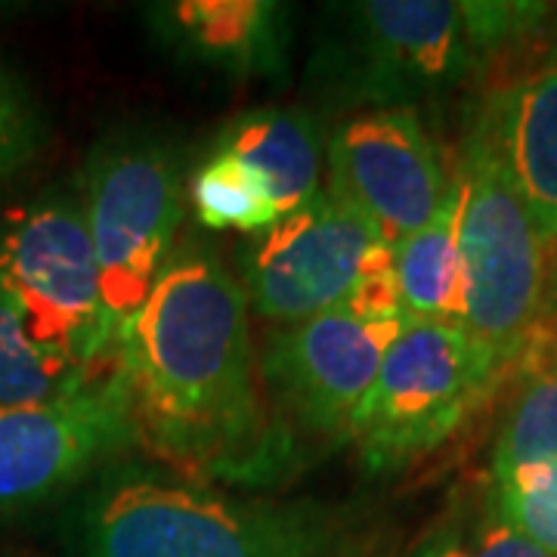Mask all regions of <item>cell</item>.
Listing matches in <instances>:
<instances>
[{
	"instance_id": "44dd1931",
	"label": "cell",
	"mask_w": 557,
	"mask_h": 557,
	"mask_svg": "<svg viewBox=\"0 0 557 557\" xmlns=\"http://www.w3.org/2000/svg\"><path fill=\"white\" fill-rule=\"evenodd\" d=\"M412 557H548L498 515L493 490L480 515L468 523L440 530Z\"/></svg>"
},
{
	"instance_id": "7a4b0ae2",
	"label": "cell",
	"mask_w": 557,
	"mask_h": 557,
	"mask_svg": "<svg viewBox=\"0 0 557 557\" xmlns=\"http://www.w3.org/2000/svg\"><path fill=\"white\" fill-rule=\"evenodd\" d=\"M81 557H329L338 518L319 505L230 502L143 468H106L78 511Z\"/></svg>"
},
{
	"instance_id": "2e32d148",
	"label": "cell",
	"mask_w": 557,
	"mask_h": 557,
	"mask_svg": "<svg viewBox=\"0 0 557 557\" xmlns=\"http://www.w3.org/2000/svg\"><path fill=\"white\" fill-rule=\"evenodd\" d=\"M94 375L38 344L20 307L0 292V409L50 403Z\"/></svg>"
},
{
	"instance_id": "4fadbf2b",
	"label": "cell",
	"mask_w": 557,
	"mask_h": 557,
	"mask_svg": "<svg viewBox=\"0 0 557 557\" xmlns=\"http://www.w3.org/2000/svg\"><path fill=\"white\" fill-rule=\"evenodd\" d=\"M152 20L174 53L226 75H270L285 65V13L270 0H180L156 7Z\"/></svg>"
},
{
	"instance_id": "5b68a950",
	"label": "cell",
	"mask_w": 557,
	"mask_h": 557,
	"mask_svg": "<svg viewBox=\"0 0 557 557\" xmlns=\"http://www.w3.org/2000/svg\"><path fill=\"white\" fill-rule=\"evenodd\" d=\"M0 292L35 341L81 372L115 359L84 201L72 189H47L0 214Z\"/></svg>"
},
{
	"instance_id": "9a60e30c",
	"label": "cell",
	"mask_w": 557,
	"mask_h": 557,
	"mask_svg": "<svg viewBox=\"0 0 557 557\" xmlns=\"http://www.w3.org/2000/svg\"><path fill=\"white\" fill-rule=\"evenodd\" d=\"M461 193L453 189L440 211L412 236L394 245V278H397L399 313L406 322H465V263L458 242Z\"/></svg>"
},
{
	"instance_id": "277c9868",
	"label": "cell",
	"mask_w": 557,
	"mask_h": 557,
	"mask_svg": "<svg viewBox=\"0 0 557 557\" xmlns=\"http://www.w3.org/2000/svg\"><path fill=\"white\" fill-rule=\"evenodd\" d=\"M456 180L465 263L461 329L508 366L533 347L548 298V245L478 127L465 139Z\"/></svg>"
},
{
	"instance_id": "5bb4252c",
	"label": "cell",
	"mask_w": 557,
	"mask_h": 557,
	"mask_svg": "<svg viewBox=\"0 0 557 557\" xmlns=\"http://www.w3.org/2000/svg\"><path fill=\"white\" fill-rule=\"evenodd\" d=\"M214 152L242 161L276 208V218L298 211L319 193L322 134L300 109H255L218 134Z\"/></svg>"
},
{
	"instance_id": "ffe728a7",
	"label": "cell",
	"mask_w": 557,
	"mask_h": 557,
	"mask_svg": "<svg viewBox=\"0 0 557 557\" xmlns=\"http://www.w3.org/2000/svg\"><path fill=\"white\" fill-rule=\"evenodd\" d=\"M47 115L28 84L0 60V180L20 174L47 146Z\"/></svg>"
},
{
	"instance_id": "6da1fadb",
	"label": "cell",
	"mask_w": 557,
	"mask_h": 557,
	"mask_svg": "<svg viewBox=\"0 0 557 557\" xmlns=\"http://www.w3.org/2000/svg\"><path fill=\"white\" fill-rule=\"evenodd\" d=\"M248 310L242 282L218 255L201 245L171 251L115 341L149 449L205 471L255 461L263 412Z\"/></svg>"
},
{
	"instance_id": "52a82bcc",
	"label": "cell",
	"mask_w": 557,
	"mask_h": 557,
	"mask_svg": "<svg viewBox=\"0 0 557 557\" xmlns=\"http://www.w3.org/2000/svg\"><path fill=\"white\" fill-rule=\"evenodd\" d=\"M461 3L362 0L341 7L322 40V87L350 106L412 109L456 87L474 65Z\"/></svg>"
},
{
	"instance_id": "e0dca14e",
	"label": "cell",
	"mask_w": 557,
	"mask_h": 557,
	"mask_svg": "<svg viewBox=\"0 0 557 557\" xmlns=\"http://www.w3.org/2000/svg\"><path fill=\"white\" fill-rule=\"evenodd\" d=\"M557 465V362L536 366L515 394L493 449V480Z\"/></svg>"
},
{
	"instance_id": "8fae6325",
	"label": "cell",
	"mask_w": 557,
	"mask_h": 557,
	"mask_svg": "<svg viewBox=\"0 0 557 557\" xmlns=\"http://www.w3.org/2000/svg\"><path fill=\"white\" fill-rule=\"evenodd\" d=\"M329 193L391 245L412 236L453 189L416 109H366L329 137Z\"/></svg>"
},
{
	"instance_id": "7c38bea8",
	"label": "cell",
	"mask_w": 557,
	"mask_h": 557,
	"mask_svg": "<svg viewBox=\"0 0 557 557\" xmlns=\"http://www.w3.org/2000/svg\"><path fill=\"white\" fill-rule=\"evenodd\" d=\"M474 127L490 139L548 251L557 248V62L498 87Z\"/></svg>"
},
{
	"instance_id": "7402d4cb",
	"label": "cell",
	"mask_w": 557,
	"mask_h": 557,
	"mask_svg": "<svg viewBox=\"0 0 557 557\" xmlns=\"http://www.w3.org/2000/svg\"><path fill=\"white\" fill-rule=\"evenodd\" d=\"M548 16L552 7L545 3H461V20L474 60L480 53L508 50L518 40L533 38Z\"/></svg>"
},
{
	"instance_id": "30bf717a",
	"label": "cell",
	"mask_w": 557,
	"mask_h": 557,
	"mask_svg": "<svg viewBox=\"0 0 557 557\" xmlns=\"http://www.w3.org/2000/svg\"><path fill=\"white\" fill-rule=\"evenodd\" d=\"M403 317L329 310L278 329L263 347L260 375L276 403L310 434H350Z\"/></svg>"
},
{
	"instance_id": "9c48e42d",
	"label": "cell",
	"mask_w": 557,
	"mask_h": 557,
	"mask_svg": "<svg viewBox=\"0 0 557 557\" xmlns=\"http://www.w3.org/2000/svg\"><path fill=\"white\" fill-rule=\"evenodd\" d=\"M137 440L134 399L119 362L50 403L0 409V518L62 496L106 471Z\"/></svg>"
},
{
	"instance_id": "d6986e66",
	"label": "cell",
	"mask_w": 557,
	"mask_h": 557,
	"mask_svg": "<svg viewBox=\"0 0 557 557\" xmlns=\"http://www.w3.org/2000/svg\"><path fill=\"white\" fill-rule=\"evenodd\" d=\"M502 518L548 557H557V465L520 468L493 480Z\"/></svg>"
},
{
	"instance_id": "ac0fdd59",
	"label": "cell",
	"mask_w": 557,
	"mask_h": 557,
	"mask_svg": "<svg viewBox=\"0 0 557 557\" xmlns=\"http://www.w3.org/2000/svg\"><path fill=\"white\" fill-rule=\"evenodd\" d=\"M189 201L208 230H236L258 236L278 220L260 180L242 161L223 152H211L196 171Z\"/></svg>"
},
{
	"instance_id": "3957f363",
	"label": "cell",
	"mask_w": 557,
	"mask_h": 557,
	"mask_svg": "<svg viewBox=\"0 0 557 557\" xmlns=\"http://www.w3.org/2000/svg\"><path fill=\"white\" fill-rule=\"evenodd\" d=\"M183 199V161L164 139L115 131L87 152L81 201L97 255L112 347L174 251L186 214Z\"/></svg>"
},
{
	"instance_id": "ba28073f",
	"label": "cell",
	"mask_w": 557,
	"mask_h": 557,
	"mask_svg": "<svg viewBox=\"0 0 557 557\" xmlns=\"http://www.w3.org/2000/svg\"><path fill=\"white\" fill-rule=\"evenodd\" d=\"M391 270L394 245L350 205L319 189L245 245L239 282L258 317L292 325L347 307L366 282Z\"/></svg>"
},
{
	"instance_id": "8992f818",
	"label": "cell",
	"mask_w": 557,
	"mask_h": 557,
	"mask_svg": "<svg viewBox=\"0 0 557 557\" xmlns=\"http://www.w3.org/2000/svg\"><path fill=\"white\" fill-rule=\"evenodd\" d=\"M505 362L461 325L406 322L359 406L350 437L372 471H394L456 434Z\"/></svg>"
}]
</instances>
